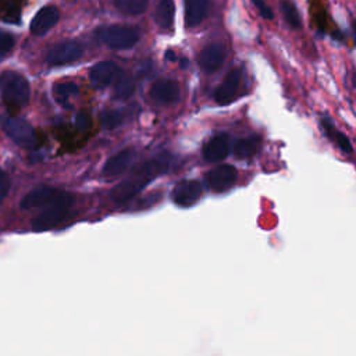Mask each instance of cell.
I'll use <instances>...</instances> for the list:
<instances>
[{
  "label": "cell",
  "instance_id": "cell-5",
  "mask_svg": "<svg viewBox=\"0 0 356 356\" xmlns=\"http://www.w3.org/2000/svg\"><path fill=\"white\" fill-rule=\"evenodd\" d=\"M0 125L3 131L19 146L33 147L36 145V135L33 128L24 118L3 114L0 115Z\"/></svg>",
  "mask_w": 356,
  "mask_h": 356
},
{
  "label": "cell",
  "instance_id": "cell-4",
  "mask_svg": "<svg viewBox=\"0 0 356 356\" xmlns=\"http://www.w3.org/2000/svg\"><path fill=\"white\" fill-rule=\"evenodd\" d=\"M97 36L102 43L115 50L129 49L139 40V32L135 28L127 25L104 26L99 29Z\"/></svg>",
  "mask_w": 356,
  "mask_h": 356
},
{
  "label": "cell",
  "instance_id": "cell-24",
  "mask_svg": "<svg viewBox=\"0 0 356 356\" xmlns=\"http://www.w3.org/2000/svg\"><path fill=\"white\" fill-rule=\"evenodd\" d=\"M149 0H114L115 7L129 15H138L147 7Z\"/></svg>",
  "mask_w": 356,
  "mask_h": 356
},
{
  "label": "cell",
  "instance_id": "cell-2",
  "mask_svg": "<svg viewBox=\"0 0 356 356\" xmlns=\"http://www.w3.org/2000/svg\"><path fill=\"white\" fill-rule=\"evenodd\" d=\"M0 93L8 106L24 107L31 95L29 82L19 72L4 71L0 74Z\"/></svg>",
  "mask_w": 356,
  "mask_h": 356
},
{
  "label": "cell",
  "instance_id": "cell-30",
  "mask_svg": "<svg viewBox=\"0 0 356 356\" xmlns=\"http://www.w3.org/2000/svg\"><path fill=\"white\" fill-rule=\"evenodd\" d=\"M165 57H167L168 60H175V54H174V51H171V50H168V51L165 53Z\"/></svg>",
  "mask_w": 356,
  "mask_h": 356
},
{
  "label": "cell",
  "instance_id": "cell-12",
  "mask_svg": "<svg viewBox=\"0 0 356 356\" xmlns=\"http://www.w3.org/2000/svg\"><path fill=\"white\" fill-rule=\"evenodd\" d=\"M225 60V47L221 43H210L199 53V65L204 72L217 71Z\"/></svg>",
  "mask_w": 356,
  "mask_h": 356
},
{
  "label": "cell",
  "instance_id": "cell-10",
  "mask_svg": "<svg viewBox=\"0 0 356 356\" xmlns=\"http://www.w3.org/2000/svg\"><path fill=\"white\" fill-rule=\"evenodd\" d=\"M121 75L120 67L113 61H100L89 71V81L95 88H106Z\"/></svg>",
  "mask_w": 356,
  "mask_h": 356
},
{
  "label": "cell",
  "instance_id": "cell-11",
  "mask_svg": "<svg viewBox=\"0 0 356 356\" xmlns=\"http://www.w3.org/2000/svg\"><path fill=\"white\" fill-rule=\"evenodd\" d=\"M203 193V186L195 179H186L172 189V202L181 207L195 204Z\"/></svg>",
  "mask_w": 356,
  "mask_h": 356
},
{
  "label": "cell",
  "instance_id": "cell-20",
  "mask_svg": "<svg viewBox=\"0 0 356 356\" xmlns=\"http://www.w3.org/2000/svg\"><path fill=\"white\" fill-rule=\"evenodd\" d=\"M261 146V139L260 136H248V138H241L238 140H235L234 146H232V152H234V156L236 159H250L253 157L259 149Z\"/></svg>",
  "mask_w": 356,
  "mask_h": 356
},
{
  "label": "cell",
  "instance_id": "cell-31",
  "mask_svg": "<svg viewBox=\"0 0 356 356\" xmlns=\"http://www.w3.org/2000/svg\"><path fill=\"white\" fill-rule=\"evenodd\" d=\"M352 31H353V35H355V40H356V19L352 22Z\"/></svg>",
  "mask_w": 356,
  "mask_h": 356
},
{
  "label": "cell",
  "instance_id": "cell-26",
  "mask_svg": "<svg viewBox=\"0 0 356 356\" xmlns=\"http://www.w3.org/2000/svg\"><path fill=\"white\" fill-rule=\"evenodd\" d=\"M14 46V36L0 31V57L6 56Z\"/></svg>",
  "mask_w": 356,
  "mask_h": 356
},
{
  "label": "cell",
  "instance_id": "cell-25",
  "mask_svg": "<svg viewBox=\"0 0 356 356\" xmlns=\"http://www.w3.org/2000/svg\"><path fill=\"white\" fill-rule=\"evenodd\" d=\"M100 121L104 128L113 129L122 122V114L118 110H107V111L102 113Z\"/></svg>",
  "mask_w": 356,
  "mask_h": 356
},
{
  "label": "cell",
  "instance_id": "cell-8",
  "mask_svg": "<svg viewBox=\"0 0 356 356\" xmlns=\"http://www.w3.org/2000/svg\"><path fill=\"white\" fill-rule=\"evenodd\" d=\"M63 191H58L53 186L47 185H40L29 191L21 200V207L24 210H33V209H40L46 207L51 202H54Z\"/></svg>",
  "mask_w": 356,
  "mask_h": 356
},
{
  "label": "cell",
  "instance_id": "cell-27",
  "mask_svg": "<svg viewBox=\"0 0 356 356\" xmlns=\"http://www.w3.org/2000/svg\"><path fill=\"white\" fill-rule=\"evenodd\" d=\"M252 1H253L254 7L259 10V13L263 18H266V19H273L274 18V13H273L271 7L267 4L266 0H252Z\"/></svg>",
  "mask_w": 356,
  "mask_h": 356
},
{
  "label": "cell",
  "instance_id": "cell-28",
  "mask_svg": "<svg viewBox=\"0 0 356 356\" xmlns=\"http://www.w3.org/2000/svg\"><path fill=\"white\" fill-rule=\"evenodd\" d=\"M8 189H10V179H8L7 174L0 168V203L8 193Z\"/></svg>",
  "mask_w": 356,
  "mask_h": 356
},
{
  "label": "cell",
  "instance_id": "cell-22",
  "mask_svg": "<svg viewBox=\"0 0 356 356\" xmlns=\"http://www.w3.org/2000/svg\"><path fill=\"white\" fill-rule=\"evenodd\" d=\"M281 13L286 21V24L292 28V29H299L302 26V19H300V14L295 6L293 1L291 0H282L281 1Z\"/></svg>",
  "mask_w": 356,
  "mask_h": 356
},
{
  "label": "cell",
  "instance_id": "cell-13",
  "mask_svg": "<svg viewBox=\"0 0 356 356\" xmlns=\"http://www.w3.org/2000/svg\"><path fill=\"white\" fill-rule=\"evenodd\" d=\"M60 18V11L54 6H44L42 7L35 17L31 21V32L33 35H44L49 32L58 21Z\"/></svg>",
  "mask_w": 356,
  "mask_h": 356
},
{
  "label": "cell",
  "instance_id": "cell-23",
  "mask_svg": "<svg viewBox=\"0 0 356 356\" xmlns=\"http://www.w3.org/2000/svg\"><path fill=\"white\" fill-rule=\"evenodd\" d=\"M134 92H135V82H134V79L121 74L118 76V79L115 81L114 96L117 99H120V100H125V99L131 97Z\"/></svg>",
  "mask_w": 356,
  "mask_h": 356
},
{
  "label": "cell",
  "instance_id": "cell-7",
  "mask_svg": "<svg viewBox=\"0 0 356 356\" xmlns=\"http://www.w3.org/2000/svg\"><path fill=\"white\" fill-rule=\"evenodd\" d=\"M82 47L74 40H64L54 44L46 54V61L50 65H64L79 60Z\"/></svg>",
  "mask_w": 356,
  "mask_h": 356
},
{
  "label": "cell",
  "instance_id": "cell-3",
  "mask_svg": "<svg viewBox=\"0 0 356 356\" xmlns=\"http://www.w3.org/2000/svg\"><path fill=\"white\" fill-rule=\"evenodd\" d=\"M72 203H74V196L71 193L63 191L54 202H51L50 204L43 207V211L39 213L32 220V229L33 231H46V229L54 228L65 218Z\"/></svg>",
  "mask_w": 356,
  "mask_h": 356
},
{
  "label": "cell",
  "instance_id": "cell-9",
  "mask_svg": "<svg viewBox=\"0 0 356 356\" xmlns=\"http://www.w3.org/2000/svg\"><path fill=\"white\" fill-rule=\"evenodd\" d=\"M241 82H242V71L239 68H234L231 70L224 81L218 85V88L214 92V100L218 104H228L231 103L241 88Z\"/></svg>",
  "mask_w": 356,
  "mask_h": 356
},
{
  "label": "cell",
  "instance_id": "cell-19",
  "mask_svg": "<svg viewBox=\"0 0 356 356\" xmlns=\"http://www.w3.org/2000/svg\"><path fill=\"white\" fill-rule=\"evenodd\" d=\"M174 14H175V6H174L172 0H157L156 10H154V18L161 31L170 32L172 29Z\"/></svg>",
  "mask_w": 356,
  "mask_h": 356
},
{
  "label": "cell",
  "instance_id": "cell-29",
  "mask_svg": "<svg viewBox=\"0 0 356 356\" xmlns=\"http://www.w3.org/2000/svg\"><path fill=\"white\" fill-rule=\"evenodd\" d=\"M89 122H90V118H89V115L86 113H78L75 115V124H76L78 128L85 129V128H88Z\"/></svg>",
  "mask_w": 356,
  "mask_h": 356
},
{
  "label": "cell",
  "instance_id": "cell-16",
  "mask_svg": "<svg viewBox=\"0 0 356 356\" xmlns=\"http://www.w3.org/2000/svg\"><path fill=\"white\" fill-rule=\"evenodd\" d=\"M136 153L134 149H124L114 156H111L103 165V175L106 177H115L124 172L131 163L134 161Z\"/></svg>",
  "mask_w": 356,
  "mask_h": 356
},
{
  "label": "cell",
  "instance_id": "cell-15",
  "mask_svg": "<svg viewBox=\"0 0 356 356\" xmlns=\"http://www.w3.org/2000/svg\"><path fill=\"white\" fill-rule=\"evenodd\" d=\"M320 128L321 131L324 132V135L338 147L341 149L343 153L346 154H350L353 152V147H352V143L349 140V138L342 132L339 131L335 124L332 122V120L327 115H321L320 117Z\"/></svg>",
  "mask_w": 356,
  "mask_h": 356
},
{
  "label": "cell",
  "instance_id": "cell-14",
  "mask_svg": "<svg viewBox=\"0 0 356 356\" xmlns=\"http://www.w3.org/2000/svg\"><path fill=\"white\" fill-rule=\"evenodd\" d=\"M229 153V136L227 134H218L206 142L203 146V157L210 163L224 160Z\"/></svg>",
  "mask_w": 356,
  "mask_h": 356
},
{
  "label": "cell",
  "instance_id": "cell-18",
  "mask_svg": "<svg viewBox=\"0 0 356 356\" xmlns=\"http://www.w3.org/2000/svg\"><path fill=\"white\" fill-rule=\"evenodd\" d=\"M150 95L156 102H159L161 104H168L178 99L179 88L175 81L159 79L152 85Z\"/></svg>",
  "mask_w": 356,
  "mask_h": 356
},
{
  "label": "cell",
  "instance_id": "cell-17",
  "mask_svg": "<svg viewBox=\"0 0 356 356\" xmlns=\"http://www.w3.org/2000/svg\"><path fill=\"white\" fill-rule=\"evenodd\" d=\"M185 25L188 28L197 26L209 14L210 0H184Z\"/></svg>",
  "mask_w": 356,
  "mask_h": 356
},
{
  "label": "cell",
  "instance_id": "cell-1",
  "mask_svg": "<svg viewBox=\"0 0 356 356\" xmlns=\"http://www.w3.org/2000/svg\"><path fill=\"white\" fill-rule=\"evenodd\" d=\"M168 167V157L165 154H157L154 159L147 160L134 168L125 179L117 184L111 189V199L115 203H125L136 196L152 179L164 172Z\"/></svg>",
  "mask_w": 356,
  "mask_h": 356
},
{
  "label": "cell",
  "instance_id": "cell-6",
  "mask_svg": "<svg viewBox=\"0 0 356 356\" xmlns=\"http://www.w3.org/2000/svg\"><path fill=\"white\" fill-rule=\"evenodd\" d=\"M238 179V171L231 164H220L206 172L204 181L210 191L221 193L234 186Z\"/></svg>",
  "mask_w": 356,
  "mask_h": 356
},
{
  "label": "cell",
  "instance_id": "cell-21",
  "mask_svg": "<svg viewBox=\"0 0 356 356\" xmlns=\"http://www.w3.org/2000/svg\"><path fill=\"white\" fill-rule=\"evenodd\" d=\"M53 92L58 103L63 106H70V100L78 95V86L71 81L57 82L53 86Z\"/></svg>",
  "mask_w": 356,
  "mask_h": 356
}]
</instances>
